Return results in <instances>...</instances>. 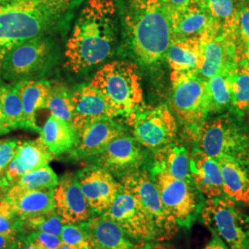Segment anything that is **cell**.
I'll use <instances>...</instances> for the list:
<instances>
[{"label": "cell", "mask_w": 249, "mask_h": 249, "mask_svg": "<svg viewBox=\"0 0 249 249\" xmlns=\"http://www.w3.org/2000/svg\"><path fill=\"white\" fill-rule=\"evenodd\" d=\"M45 108L51 116L72 124L73 104L71 93L62 84H52L46 100Z\"/></svg>", "instance_id": "obj_32"}, {"label": "cell", "mask_w": 249, "mask_h": 249, "mask_svg": "<svg viewBox=\"0 0 249 249\" xmlns=\"http://www.w3.org/2000/svg\"><path fill=\"white\" fill-rule=\"evenodd\" d=\"M89 84L104 94L117 116L127 117L145 107L139 68L134 63L116 60L105 64Z\"/></svg>", "instance_id": "obj_4"}, {"label": "cell", "mask_w": 249, "mask_h": 249, "mask_svg": "<svg viewBox=\"0 0 249 249\" xmlns=\"http://www.w3.org/2000/svg\"><path fill=\"white\" fill-rule=\"evenodd\" d=\"M18 143L19 141L16 140L0 141V177L13 160L18 150Z\"/></svg>", "instance_id": "obj_40"}, {"label": "cell", "mask_w": 249, "mask_h": 249, "mask_svg": "<svg viewBox=\"0 0 249 249\" xmlns=\"http://www.w3.org/2000/svg\"><path fill=\"white\" fill-rule=\"evenodd\" d=\"M94 158L99 167L121 178L128 173L141 169L145 154L136 139L124 133L114 139Z\"/></svg>", "instance_id": "obj_14"}, {"label": "cell", "mask_w": 249, "mask_h": 249, "mask_svg": "<svg viewBox=\"0 0 249 249\" xmlns=\"http://www.w3.org/2000/svg\"><path fill=\"white\" fill-rule=\"evenodd\" d=\"M60 217L51 211L34 218L21 222V234H28L32 231H41L60 236L64 227Z\"/></svg>", "instance_id": "obj_35"}, {"label": "cell", "mask_w": 249, "mask_h": 249, "mask_svg": "<svg viewBox=\"0 0 249 249\" xmlns=\"http://www.w3.org/2000/svg\"><path fill=\"white\" fill-rule=\"evenodd\" d=\"M172 71H196L202 63L200 38L173 40L165 54Z\"/></svg>", "instance_id": "obj_25"}, {"label": "cell", "mask_w": 249, "mask_h": 249, "mask_svg": "<svg viewBox=\"0 0 249 249\" xmlns=\"http://www.w3.org/2000/svg\"><path fill=\"white\" fill-rule=\"evenodd\" d=\"M241 4L238 0H204L205 9L211 18L234 35Z\"/></svg>", "instance_id": "obj_31"}, {"label": "cell", "mask_w": 249, "mask_h": 249, "mask_svg": "<svg viewBox=\"0 0 249 249\" xmlns=\"http://www.w3.org/2000/svg\"><path fill=\"white\" fill-rule=\"evenodd\" d=\"M196 1H198L201 5H203V6H204V0H196Z\"/></svg>", "instance_id": "obj_52"}, {"label": "cell", "mask_w": 249, "mask_h": 249, "mask_svg": "<svg viewBox=\"0 0 249 249\" xmlns=\"http://www.w3.org/2000/svg\"><path fill=\"white\" fill-rule=\"evenodd\" d=\"M17 83L22 102L27 129L40 132L41 128L36 124V114L40 109L45 108L52 83L47 80H21Z\"/></svg>", "instance_id": "obj_27"}, {"label": "cell", "mask_w": 249, "mask_h": 249, "mask_svg": "<svg viewBox=\"0 0 249 249\" xmlns=\"http://www.w3.org/2000/svg\"><path fill=\"white\" fill-rule=\"evenodd\" d=\"M48 36H42L14 46L0 67V78L16 83L40 74L48 66L52 55Z\"/></svg>", "instance_id": "obj_11"}, {"label": "cell", "mask_w": 249, "mask_h": 249, "mask_svg": "<svg viewBox=\"0 0 249 249\" xmlns=\"http://www.w3.org/2000/svg\"><path fill=\"white\" fill-rule=\"evenodd\" d=\"M103 215L115 222L136 240L156 241V230L150 214L139 199L123 187Z\"/></svg>", "instance_id": "obj_13"}, {"label": "cell", "mask_w": 249, "mask_h": 249, "mask_svg": "<svg viewBox=\"0 0 249 249\" xmlns=\"http://www.w3.org/2000/svg\"><path fill=\"white\" fill-rule=\"evenodd\" d=\"M81 0H11L0 5V67L16 45L55 31Z\"/></svg>", "instance_id": "obj_3"}, {"label": "cell", "mask_w": 249, "mask_h": 249, "mask_svg": "<svg viewBox=\"0 0 249 249\" xmlns=\"http://www.w3.org/2000/svg\"><path fill=\"white\" fill-rule=\"evenodd\" d=\"M58 249H72L69 245H67L66 243H64V242H62L61 244H60V246H59V248H58Z\"/></svg>", "instance_id": "obj_48"}, {"label": "cell", "mask_w": 249, "mask_h": 249, "mask_svg": "<svg viewBox=\"0 0 249 249\" xmlns=\"http://www.w3.org/2000/svg\"><path fill=\"white\" fill-rule=\"evenodd\" d=\"M124 38L134 59L153 67L165 58L174 40L169 14L160 0H119Z\"/></svg>", "instance_id": "obj_2"}, {"label": "cell", "mask_w": 249, "mask_h": 249, "mask_svg": "<svg viewBox=\"0 0 249 249\" xmlns=\"http://www.w3.org/2000/svg\"><path fill=\"white\" fill-rule=\"evenodd\" d=\"M234 71L217 74L206 80L210 114L223 112L231 107V85Z\"/></svg>", "instance_id": "obj_29"}, {"label": "cell", "mask_w": 249, "mask_h": 249, "mask_svg": "<svg viewBox=\"0 0 249 249\" xmlns=\"http://www.w3.org/2000/svg\"><path fill=\"white\" fill-rule=\"evenodd\" d=\"M195 141L213 159L230 157L249 162V135L229 116L206 119Z\"/></svg>", "instance_id": "obj_7"}, {"label": "cell", "mask_w": 249, "mask_h": 249, "mask_svg": "<svg viewBox=\"0 0 249 249\" xmlns=\"http://www.w3.org/2000/svg\"><path fill=\"white\" fill-rule=\"evenodd\" d=\"M0 107L10 130L27 129L18 83L0 85Z\"/></svg>", "instance_id": "obj_30"}, {"label": "cell", "mask_w": 249, "mask_h": 249, "mask_svg": "<svg viewBox=\"0 0 249 249\" xmlns=\"http://www.w3.org/2000/svg\"><path fill=\"white\" fill-rule=\"evenodd\" d=\"M18 239V236H15V235L0 233V249H14Z\"/></svg>", "instance_id": "obj_42"}, {"label": "cell", "mask_w": 249, "mask_h": 249, "mask_svg": "<svg viewBox=\"0 0 249 249\" xmlns=\"http://www.w3.org/2000/svg\"><path fill=\"white\" fill-rule=\"evenodd\" d=\"M223 175V193L237 204L249 206V162L230 157L217 159Z\"/></svg>", "instance_id": "obj_23"}, {"label": "cell", "mask_w": 249, "mask_h": 249, "mask_svg": "<svg viewBox=\"0 0 249 249\" xmlns=\"http://www.w3.org/2000/svg\"><path fill=\"white\" fill-rule=\"evenodd\" d=\"M53 158L40 138L19 142L13 160L0 177V186L9 188L27 173L49 165Z\"/></svg>", "instance_id": "obj_19"}, {"label": "cell", "mask_w": 249, "mask_h": 249, "mask_svg": "<svg viewBox=\"0 0 249 249\" xmlns=\"http://www.w3.org/2000/svg\"><path fill=\"white\" fill-rule=\"evenodd\" d=\"M126 120L132 127L136 141L152 151L173 142L178 133V118L165 105L140 109L127 116Z\"/></svg>", "instance_id": "obj_10"}, {"label": "cell", "mask_w": 249, "mask_h": 249, "mask_svg": "<svg viewBox=\"0 0 249 249\" xmlns=\"http://www.w3.org/2000/svg\"><path fill=\"white\" fill-rule=\"evenodd\" d=\"M202 63L198 75L204 80L229 73L238 66L235 35L225 31L214 19L200 37Z\"/></svg>", "instance_id": "obj_12"}, {"label": "cell", "mask_w": 249, "mask_h": 249, "mask_svg": "<svg viewBox=\"0 0 249 249\" xmlns=\"http://www.w3.org/2000/svg\"><path fill=\"white\" fill-rule=\"evenodd\" d=\"M243 63V64H245L246 66H247V68H248V70L249 71V59H248V60H246V61H244V62H241ZM240 64V63H239Z\"/></svg>", "instance_id": "obj_49"}, {"label": "cell", "mask_w": 249, "mask_h": 249, "mask_svg": "<svg viewBox=\"0 0 249 249\" xmlns=\"http://www.w3.org/2000/svg\"><path fill=\"white\" fill-rule=\"evenodd\" d=\"M231 107L239 115L249 113V71L243 63L233 74Z\"/></svg>", "instance_id": "obj_33"}, {"label": "cell", "mask_w": 249, "mask_h": 249, "mask_svg": "<svg viewBox=\"0 0 249 249\" xmlns=\"http://www.w3.org/2000/svg\"><path fill=\"white\" fill-rule=\"evenodd\" d=\"M0 233L18 237L21 234V222L5 197L0 200Z\"/></svg>", "instance_id": "obj_38"}, {"label": "cell", "mask_w": 249, "mask_h": 249, "mask_svg": "<svg viewBox=\"0 0 249 249\" xmlns=\"http://www.w3.org/2000/svg\"><path fill=\"white\" fill-rule=\"evenodd\" d=\"M238 62L249 59V3H242L235 28Z\"/></svg>", "instance_id": "obj_36"}, {"label": "cell", "mask_w": 249, "mask_h": 249, "mask_svg": "<svg viewBox=\"0 0 249 249\" xmlns=\"http://www.w3.org/2000/svg\"><path fill=\"white\" fill-rule=\"evenodd\" d=\"M171 109L188 135L196 140V134L209 113L207 82L196 71H172Z\"/></svg>", "instance_id": "obj_5"}, {"label": "cell", "mask_w": 249, "mask_h": 249, "mask_svg": "<svg viewBox=\"0 0 249 249\" xmlns=\"http://www.w3.org/2000/svg\"><path fill=\"white\" fill-rule=\"evenodd\" d=\"M7 190H8V188L0 186V200L4 197L5 194H6V192H7Z\"/></svg>", "instance_id": "obj_47"}, {"label": "cell", "mask_w": 249, "mask_h": 249, "mask_svg": "<svg viewBox=\"0 0 249 249\" xmlns=\"http://www.w3.org/2000/svg\"><path fill=\"white\" fill-rule=\"evenodd\" d=\"M120 183L150 214L155 226L157 242L170 240L178 233L179 225L162 204L151 174L146 170H136L123 176Z\"/></svg>", "instance_id": "obj_9"}, {"label": "cell", "mask_w": 249, "mask_h": 249, "mask_svg": "<svg viewBox=\"0 0 249 249\" xmlns=\"http://www.w3.org/2000/svg\"><path fill=\"white\" fill-rule=\"evenodd\" d=\"M170 18L174 40L200 38L213 21L204 6L196 0H192Z\"/></svg>", "instance_id": "obj_24"}, {"label": "cell", "mask_w": 249, "mask_h": 249, "mask_svg": "<svg viewBox=\"0 0 249 249\" xmlns=\"http://www.w3.org/2000/svg\"><path fill=\"white\" fill-rule=\"evenodd\" d=\"M58 182L59 178L57 175L49 165H47L23 175L11 187L20 190L53 189L56 187Z\"/></svg>", "instance_id": "obj_34"}, {"label": "cell", "mask_w": 249, "mask_h": 249, "mask_svg": "<svg viewBox=\"0 0 249 249\" xmlns=\"http://www.w3.org/2000/svg\"><path fill=\"white\" fill-rule=\"evenodd\" d=\"M13 249H40L35 246L34 244H31L23 239H18L15 248Z\"/></svg>", "instance_id": "obj_45"}, {"label": "cell", "mask_w": 249, "mask_h": 249, "mask_svg": "<svg viewBox=\"0 0 249 249\" xmlns=\"http://www.w3.org/2000/svg\"><path fill=\"white\" fill-rule=\"evenodd\" d=\"M9 131H10V128H9V125L7 124V122H6L5 116H4V114L2 112V109L0 107V135L9 133Z\"/></svg>", "instance_id": "obj_44"}, {"label": "cell", "mask_w": 249, "mask_h": 249, "mask_svg": "<svg viewBox=\"0 0 249 249\" xmlns=\"http://www.w3.org/2000/svg\"><path fill=\"white\" fill-rule=\"evenodd\" d=\"M144 249H175L173 247L168 246V245H163V244H159V243H154V244H148L146 248Z\"/></svg>", "instance_id": "obj_46"}, {"label": "cell", "mask_w": 249, "mask_h": 249, "mask_svg": "<svg viewBox=\"0 0 249 249\" xmlns=\"http://www.w3.org/2000/svg\"><path fill=\"white\" fill-rule=\"evenodd\" d=\"M60 238L72 249H94L93 242L82 224H65Z\"/></svg>", "instance_id": "obj_37"}, {"label": "cell", "mask_w": 249, "mask_h": 249, "mask_svg": "<svg viewBox=\"0 0 249 249\" xmlns=\"http://www.w3.org/2000/svg\"><path fill=\"white\" fill-rule=\"evenodd\" d=\"M201 220L228 249H249V218L227 196L207 199Z\"/></svg>", "instance_id": "obj_6"}, {"label": "cell", "mask_w": 249, "mask_h": 249, "mask_svg": "<svg viewBox=\"0 0 249 249\" xmlns=\"http://www.w3.org/2000/svg\"><path fill=\"white\" fill-rule=\"evenodd\" d=\"M125 133L124 127L113 118L92 121L84 125L78 134V140L72 149L76 159H87L97 156L116 137Z\"/></svg>", "instance_id": "obj_17"}, {"label": "cell", "mask_w": 249, "mask_h": 249, "mask_svg": "<svg viewBox=\"0 0 249 249\" xmlns=\"http://www.w3.org/2000/svg\"><path fill=\"white\" fill-rule=\"evenodd\" d=\"M73 104L72 124L78 132L92 121L116 118V112L104 94L90 84H83L71 93Z\"/></svg>", "instance_id": "obj_18"}, {"label": "cell", "mask_w": 249, "mask_h": 249, "mask_svg": "<svg viewBox=\"0 0 249 249\" xmlns=\"http://www.w3.org/2000/svg\"><path fill=\"white\" fill-rule=\"evenodd\" d=\"M160 199L179 227L190 228L202 210L201 194L191 180L173 178L165 172H151Z\"/></svg>", "instance_id": "obj_8"}, {"label": "cell", "mask_w": 249, "mask_h": 249, "mask_svg": "<svg viewBox=\"0 0 249 249\" xmlns=\"http://www.w3.org/2000/svg\"><path fill=\"white\" fill-rule=\"evenodd\" d=\"M116 0H87L66 45V65L74 73L105 62L116 40Z\"/></svg>", "instance_id": "obj_1"}, {"label": "cell", "mask_w": 249, "mask_h": 249, "mask_svg": "<svg viewBox=\"0 0 249 249\" xmlns=\"http://www.w3.org/2000/svg\"><path fill=\"white\" fill-rule=\"evenodd\" d=\"M53 212L64 224L86 223L94 215L80 190L76 176L65 175L53 189Z\"/></svg>", "instance_id": "obj_15"}, {"label": "cell", "mask_w": 249, "mask_h": 249, "mask_svg": "<svg viewBox=\"0 0 249 249\" xmlns=\"http://www.w3.org/2000/svg\"><path fill=\"white\" fill-rule=\"evenodd\" d=\"M40 139L54 157L71 151L77 143L78 134L73 124L51 116L40 129Z\"/></svg>", "instance_id": "obj_28"}, {"label": "cell", "mask_w": 249, "mask_h": 249, "mask_svg": "<svg viewBox=\"0 0 249 249\" xmlns=\"http://www.w3.org/2000/svg\"><path fill=\"white\" fill-rule=\"evenodd\" d=\"M170 17L178 11L185 9L192 0H160Z\"/></svg>", "instance_id": "obj_41"}, {"label": "cell", "mask_w": 249, "mask_h": 249, "mask_svg": "<svg viewBox=\"0 0 249 249\" xmlns=\"http://www.w3.org/2000/svg\"><path fill=\"white\" fill-rule=\"evenodd\" d=\"M9 1H11V0H0V5H2V4H5V3L9 2Z\"/></svg>", "instance_id": "obj_50"}, {"label": "cell", "mask_w": 249, "mask_h": 249, "mask_svg": "<svg viewBox=\"0 0 249 249\" xmlns=\"http://www.w3.org/2000/svg\"><path fill=\"white\" fill-rule=\"evenodd\" d=\"M76 178L91 211L97 215L107 213L122 187L112 174L99 166L82 170Z\"/></svg>", "instance_id": "obj_16"}, {"label": "cell", "mask_w": 249, "mask_h": 249, "mask_svg": "<svg viewBox=\"0 0 249 249\" xmlns=\"http://www.w3.org/2000/svg\"><path fill=\"white\" fill-rule=\"evenodd\" d=\"M190 176L196 189L207 199L224 196L219 161L198 148L190 153Z\"/></svg>", "instance_id": "obj_21"}, {"label": "cell", "mask_w": 249, "mask_h": 249, "mask_svg": "<svg viewBox=\"0 0 249 249\" xmlns=\"http://www.w3.org/2000/svg\"><path fill=\"white\" fill-rule=\"evenodd\" d=\"M151 172H165L171 177L191 180L190 153L180 143H170L157 150Z\"/></svg>", "instance_id": "obj_26"}, {"label": "cell", "mask_w": 249, "mask_h": 249, "mask_svg": "<svg viewBox=\"0 0 249 249\" xmlns=\"http://www.w3.org/2000/svg\"><path fill=\"white\" fill-rule=\"evenodd\" d=\"M93 242L94 249H144L147 242L138 241L104 215L94 214L81 223Z\"/></svg>", "instance_id": "obj_20"}, {"label": "cell", "mask_w": 249, "mask_h": 249, "mask_svg": "<svg viewBox=\"0 0 249 249\" xmlns=\"http://www.w3.org/2000/svg\"><path fill=\"white\" fill-rule=\"evenodd\" d=\"M203 249H228L225 244L220 238L213 235V239L210 241Z\"/></svg>", "instance_id": "obj_43"}, {"label": "cell", "mask_w": 249, "mask_h": 249, "mask_svg": "<svg viewBox=\"0 0 249 249\" xmlns=\"http://www.w3.org/2000/svg\"><path fill=\"white\" fill-rule=\"evenodd\" d=\"M23 240L34 244L40 249H58L62 243L60 236L41 231H32Z\"/></svg>", "instance_id": "obj_39"}, {"label": "cell", "mask_w": 249, "mask_h": 249, "mask_svg": "<svg viewBox=\"0 0 249 249\" xmlns=\"http://www.w3.org/2000/svg\"><path fill=\"white\" fill-rule=\"evenodd\" d=\"M53 189L20 190L10 187L4 197L20 222H23L30 218L53 211Z\"/></svg>", "instance_id": "obj_22"}, {"label": "cell", "mask_w": 249, "mask_h": 249, "mask_svg": "<svg viewBox=\"0 0 249 249\" xmlns=\"http://www.w3.org/2000/svg\"><path fill=\"white\" fill-rule=\"evenodd\" d=\"M241 3H249V0H238Z\"/></svg>", "instance_id": "obj_51"}]
</instances>
